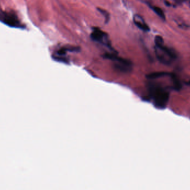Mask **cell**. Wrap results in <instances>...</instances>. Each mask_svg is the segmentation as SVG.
<instances>
[{"mask_svg": "<svg viewBox=\"0 0 190 190\" xmlns=\"http://www.w3.org/2000/svg\"><path fill=\"white\" fill-rule=\"evenodd\" d=\"M150 92L157 108L160 109H165L169 100V93L168 92L160 87L155 86H151Z\"/></svg>", "mask_w": 190, "mask_h": 190, "instance_id": "6da1fadb", "label": "cell"}, {"mask_svg": "<svg viewBox=\"0 0 190 190\" xmlns=\"http://www.w3.org/2000/svg\"><path fill=\"white\" fill-rule=\"evenodd\" d=\"M0 21L12 27L20 28L23 27L17 15L12 12L0 10Z\"/></svg>", "mask_w": 190, "mask_h": 190, "instance_id": "7a4b0ae2", "label": "cell"}, {"mask_svg": "<svg viewBox=\"0 0 190 190\" xmlns=\"http://www.w3.org/2000/svg\"><path fill=\"white\" fill-rule=\"evenodd\" d=\"M91 38L93 41L96 42L107 46V47L111 46L107 34L99 28H95L94 29L91 34Z\"/></svg>", "mask_w": 190, "mask_h": 190, "instance_id": "3957f363", "label": "cell"}, {"mask_svg": "<svg viewBox=\"0 0 190 190\" xmlns=\"http://www.w3.org/2000/svg\"><path fill=\"white\" fill-rule=\"evenodd\" d=\"M134 22L136 26L138 27L141 30L145 31V32H148L150 31V27L148 26L144 20L142 19V17L138 15H134Z\"/></svg>", "mask_w": 190, "mask_h": 190, "instance_id": "277c9868", "label": "cell"}, {"mask_svg": "<svg viewBox=\"0 0 190 190\" xmlns=\"http://www.w3.org/2000/svg\"><path fill=\"white\" fill-rule=\"evenodd\" d=\"M171 73L167 72H152L151 73L148 74L146 76V77L150 79H154L157 78H161L163 77H165L167 76H170Z\"/></svg>", "mask_w": 190, "mask_h": 190, "instance_id": "5b68a950", "label": "cell"}, {"mask_svg": "<svg viewBox=\"0 0 190 190\" xmlns=\"http://www.w3.org/2000/svg\"><path fill=\"white\" fill-rule=\"evenodd\" d=\"M171 77V79H172V81L173 83V88L176 90H179L181 89V84L179 81V78H177V77L176 76V75L173 74V73H171L170 75Z\"/></svg>", "mask_w": 190, "mask_h": 190, "instance_id": "8992f818", "label": "cell"}, {"mask_svg": "<svg viewBox=\"0 0 190 190\" xmlns=\"http://www.w3.org/2000/svg\"><path fill=\"white\" fill-rule=\"evenodd\" d=\"M151 8L153 10V11L155 12L161 19H162L164 20H165L166 16H165V13L161 8L157 7V6H152L151 7Z\"/></svg>", "mask_w": 190, "mask_h": 190, "instance_id": "52a82bcc", "label": "cell"}, {"mask_svg": "<svg viewBox=\"0 0 190 190\" xmlns=\"http://www.w3.org/2000/svg\"><path fill=\"white\" fill-rule=\"evenodd\" d=\"M98 10L99 11V12H100V13L102 15L104 16V17L105 18L106 23H108L109 21V20H110V15H109V12L106 11L105 10H103V9H100V8L98 9Z\"/></svg>", "mask_w": 190, "mask_h": 190, "instance_id": "ba28073f", "label": "cell"}, {"mask_svg": "<svg viewBox=\"0 0 190 190\" xmlns=\"http://www.w3.org/2000/svg\"><path fill=\"white\" fill-rule=\"evenodd\" d=\"M155 42L156 46H159L161 45H164V42L162 37L160 36H156L155 38Z\"/></svg>", "mask_w": 190, "mask_h": 190, "instance_id": "9c48e42d", "label": "cell"}, {"mask_svg": "<svg viewBox=\"0 0 190 190\" xmlns=\"http://www.w3.org/2000/svg\"><path fill=\"white\" fill-rule=\"evenodd\" d=\"M188 84H189V85H190V80H189V82H188Z\"/></svg>", "mask_w": 190, "mask_h": 190, "instance_id": "30bf717a", "label": "cell"}]
</instances>
